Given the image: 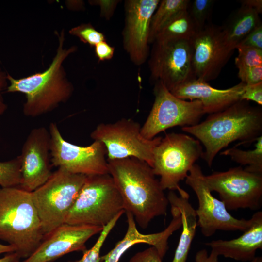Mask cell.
I'll return each instance as SVG.
<instances>
[{"label":"cell","instance_id":"cell-8","mask_svg":"<svg viewBox=\"0 0 262 262\" xmlns=\"http://www.w3.org/2000/svg\"><path fill=\"white\" fill-rule=\"evenodd\" d=\"M140 124L131 119L122 118L114 123H101L90 134L91 138L105 146L107 160L134 157L153 164V151L161 137L145 138Z\"/></svg>","mask_w":262,"mask_h":262},{"label":"cell","instance_id":"cell-40","mask_svg":"<svg viewBox=\"0 0 262 262\" xmlns=\"http://www.w3.org/2000/svg\"><path fill=\"white\" fill-rule=\"evenodd\" d=\"M21 258L16 252L7 253L0 258V262H21Z\"/></svg>","mask_w":262,"mask_h":262},{"label":"cell","instance_id":"cell-24","mask_svg":"<svg viewBox=\"0 0 262 262\" xmlns=\"http://www.w3.org/2000/svg\"><path fill=\"white\" fill-rule=\"evenodd\" d=\"M187 9L175 16L159 32L155 40L176 39L189 41L198 31Z\"/></svg>","mask_w":262,"mask_h":262},{"label":"cell","instance_id":"cell-18","mask_svg":"<svg viewBox=\"0 0 262 262\" xmlns=\"http://www.w3.org/2000/svg\"><path fill=\"white\" fill-rule=\"evenodd\" d=\"M172 219L169 225L162 231L143 234L137 229L132 214L125 212L128 224L127 230L123 238L118 242L115 246L105 255L100 257L101 262H118L122 255L134 245L144 243L154 247L162 258L165 256L168 249V240L170 236L181 227L180 213L174 206L170 205Z\"/></svg>","mask_w":262,"mask_h":262},{"label":"cell","instance_id":"cell-11","mask_svg":"<svg viewBox=\"0 0 262 262\" xmlns=\"http://www.w3.org/2000/svg\"><path fill=\"white\" fill-rule=\"evenodd\" d=\"M49 131L52 165L86 176L109 174L106 149L101 142L95 140L87 146L70 143L54 122L50 124Z\"/></svg>","mask_w":262,"mask_h":262},{"label":"cell","instance_id":"cell-31","mask_svg":"<svg viewBox=\"0 0 262 262\" xmlns=\"http://www.w3.org/2000/svg\"><path fill=\"white\" fill-rule=\"evenodd\" d=\"M238 76L246 85L262 82V66L239 68Z\"/></svg>","mask_w":262,"mask_h":262},{"label":"cell","instance_id":"cell-16","mask_svg":"<svg viewBox=\"0 0 262 262\" xmlns=\"http://www.w3.org/2000/svg\"><path fill=\"white\" fill-rule=\"evenodd\" d=\"M19 156L21 172L19 187L32 192L46 182L52 173L49 130L45 127L32 129L24 142Z\"/></svg>","mask_w":262,"mask_h":262},{"label":"cell","instance_id":"cell-26","mask_svg":"<svg viewBox=\"0 0 262 262\" xmlns=\"http://www.w3.org/2000/svg\"><path fill=\"white\" fill-rule=\"evenodd\" d=\"M214 3L213 0L190 1L187 10L198 32L211 23L210 19Z\"/></svg>","mask_w":262,"mask_h":262},{"label":"cell","instance_id":"cell-30","mask_svg":"<svg viewBox=\"0 0 262 262\" xmlns=\"http://www.w3.org/2000/svg\"><path fill=\"white\" fill-rule=\"evenodd\" d=\"M69 33L79 38L81 41L95 47L98 43L106 41L104 34L97 30L90 23L82 24L71 29Z\"/></svg>","mask_w":262,"mask_h":262},{"label":"cell","instance_id":"cell-5","mask_svg":"<svg viewBox=\"0 0 262 262\" xmlns=\"http://www.w3.org/2000/svg\"><path fill=\"white\" fill-rule=\"evenodd\" d=\"M123 211L121 196L109 174L87 176L65 223L104 227Z\"/></svg>","mask_w":262,"mask_h":262},{"label":"cell","instance_id":"cell-23","mask_svg":"<svg viewBox=\"0 0 262 262\" xmlns=\"http://www.w3.org/2000/svg\"><path fill=\"white\" fill-rule=\"evenodd\" d=\"M189 0H163L153 14L150 24L149 44L153 43L159 32L180 11L187 8Z\"/></svg>","mask_w":262,"mask_h":262},{"label":"cell","instance_id":"cell-41","mask_svg":"<svg viewBox=\"0 0 262 262\" xmlns=\"http://www.w3.org/2000/svg\"><path fill=\"white\" fill-rule=\"evenodd\" d=\"M16 252V248L10 245H3L0 243V255L4 253Z\"/></svg>","mask_w":262,"mask_h":262},{"label":"cell","instance_id":"cell-34","mask_svg":"<svg viewBox=\"0 0 262 262\" xmlns=\"http://www.w3.org/2000/svg\"><path fill=\"white\" fill-rule=\"evenodd\" d=\"M238 46L249 47L262 50V24H260L250 32Z\"/></svg>","mask_w":262,"mask_h":262},{"label":"cell","instance_id":"cell-9","mask_svg":"<svg viewBox=\"0 0 262 262\" xmlns=\"http://www.w3.org/2000/svg\"><path fill=\"white\" fill-rule=\"evenodd\" d=\"M154 101L141 127V133L147 139L176 126L187 127L199 123L205 114L198 100L186 101L174 96L161 82H155Z\"/></svg>","mask_w":262,"mask_h":262},{"label":"cell","instance_id":"cell-19","mask_svg":"<svg viewBox=\"0 0 262 262\" xmlns=\"http://www.w3.org/2000/svg\"><path fill=\"white\" fill-rule=\"evenodd\" d=\"M245 84H238L226 89H218L207 82L195 79L175 87L170 92L177 98L185 100H198L205 114L221 112L240 100Z\"/></svg>","mask_w":262,"mask_h":262},{"label":"cell","instance_id":"cell-6","mask_svg":"<svg viewBox=\"0 0 262 262\" xmlns=\"http://www.w3.org/2000/svg\"><path fill=\"white\" fill-rule=\"evenodd\" d=\"M86 177L58 168L46 182L32 192L45 236L65 223Z\"/></svg>","mask_w":262,"mask_h":262},{"label":"cell","instance_id":"cell-20","mask_svg":"<svg viewBox=\"0 0 262 262\" xmlns=\"http://www.w3.org/2000/svg\"><path fill=\"white\" fill-rule=\"evenodd\" d=\"M250 227L237 238L218 239L206 243L218 256L242 262H250L256 257L258 249H262V212L251 217Z\"/></svg>","mask_w":262,"mask_h":262},{"label":"cell","instance_id":"cell-28","mask_svg":"<svg viewBox=\"0 0 262 262\" xmlns=\"http://www.w3.org/2000/svg\"><path fill=\"white\" fill-rule=\"evenodd\" d=\"M125 212L123 211L117 214L107 225L103 227L100 235L94 246L83 252L82 257L79 260L69 262H101L100 252L101 247L108 235L115 225L116 222Z\"/></svg>","mask_w":262,"mask_h":262},{"label":"cell","instance_id":"cell-35","mask_svg":"<svg viewBox=\"0 0 262 262\" xmlns=\"http://www.w3.org/2000/svg\"><path fill=\"white\" fill-rule=\"evenodd\" d=\"M162 259L157 249L151 246L137 252L131 258L129 262H163Z\"/></svg>","mask_w":262,"mask_h":262},{"label":"cell","instance_id":"cell-12","mask_svg":"<svg viewBox=\"0 0 262 262\" xmlns=\"http://www.w3.org/2000/svg\"><path fill=\"white\" fill-rule=\"evenodd\" d=\"M204 178L211 192L219 194L227 210L259 209L262 203V174L242 167L214 172Z\"/></svg>","mask_w":262,"mask_h":262},{"label":"cell","instance_id":"cell-1","mask_svg":"<svg viewBox=\"0 0 262 262\" xmlns=\"http://www.w3.org/2000/svg\"><path fill=\"white\" fill-rule=\"evenodd\" d=\"M107 162L124 210L132 214L141 228L145 229L155 217L166 215L167 197L147 163L134 157Z\"/></svg>","mask_w":262,"mask_h":262},{"label":"cell","instance_id":"cell-39","mask_svg":"<svg viewBox=\"0 0 262 262\" xmlns=\"http://www.w3.org/2000/svg\"><path fill=\"white\" fill-rule=\"evenodd\" d=\"M241 5L249 6L257 10L259 14L262 12V0H243L240 1Z\"/></svg>","mask_w":262,"mask_h":262},{"label":"cell","instance_id":"cell-29","mask_svg":"<svg viewBox=\"0 0 262 262\" xmlns=\"http://www.w3.org/2000/svg\"><path fill=\"white\" fill-rule=\"evenodd\" d=\"M238 54L235 64L238 69L262 66V50L254 48L238 46Z\"/></svg>","mask_w":262,"mask_h":262},{"label":"cell","instance_id":"cell-37","mask_svg":"<svg viewBox=\"0 0 262 262\" xmlns=\"http://www.w3.org/2000/svg\"><path fill=\"white\" fill-rule=\"evenodd\" d=\"M0 60V123L2 115L6 112L7 105L3 97V92L6 90L8 86L7 73L3 71Z\"/></svg>","mask_w":262,"mask_h":262},{"label":"cell","instance_id":"cell-36","mask_svg":"<svg viewBox=\"0 0 262 262\" xmlns=\"http://www.w3.org/2000/svg\"><path fill=\"white\" fill-rule=\"evenodd\" d=\"M94 47L96 56L99 61L108 60L113 57L115 48L106 41L98 43Z\"/></svg>","mask_w":262,"mask_h":262},{"label":"cell","instance_id":"cell-42","mask_svg":"<svg viewBox=\"0 0 262 262\" xmlns=\"http://www.w3.org/2000/svg\"><path fill=\"white\" fill-rule=\"evenodd\" d=\"M249 262H262V256H256L252 260Z\"/></svg>","mask_w":262,"mask_h":262},{"label":"cell","instance_id":"cell-10","mask_svg":"<svg viewBox=\"0 0 262 262\" xmlns=\"http://www.w3.org/2000/svg\"><path fill=\"white\" fill-rule=\"evenodd\" d=\"M152 44L148 59L152 81L161 82L170 91L184 82L196 79L189 41L156 40Z\"/></svg>","mask_w":262,"mask_h":262},{"label":"cell","instance_id":"cell-33","mask_svg":"<svg viewBox=\"0 0 262 262\" xmlns=\"http://www.w3.org/2000/svg\"><path fill=\"white\" fill-rule=\"evenodd\" d=\"M120 1L118 0H89V2L92 5L98 6L101 17L108 20L112 17Z\"/></svg>","mask_w":262,"mask_h":262},{"label":"cell","instance_id":"cell-22","mask_svg":"<svg viewBox=\"0 0 262 262\" xmlns=\"http://www.w3.org/2000/svg\"><path fill=\"white\" fill-rule=\"evenodd\" d=\"M259 12L249 6L241 5L221 26L226 43L234 50L241 42L262 24Z\"/></svg>","mask_w":262,"mask_h":262},{"label":"cell","instance_id":"cell-4","mask_svg":"<svg viewBox=\"0 0 262 262\" xmlns=\"http://www.w3.org/2000/svg\"><path fill=\"white\" fill-rule=\"evenodd\" d=\"M45 237L32 192L19 186L0 188V239L21 259L31 256Z\"/></svg>","mask_w":262,"mask_h":262},{"label":"cell","instance_id":"cell-27","mask_svg":"<svg viewBox=\"0 0 262 262\" xmlns=\"http://www.w3.org/2000/svg\"><path fill=\"white\" fill-rule=\"evenodd\" d=\"M21 181L19 156L5 162H0V185L2 188L19 186Z\"/></svg>","mask_w":262,"mask_h":262},{"label":"cell","instance_id":"cell-7","mask_svg":"<svg viewBox=\"0 0 262 262\" xmlns=\"http://www.w3.org/2000/svg\"><path fill=\"white\" fill-rule=\"evenodd\" d=\"M203 151L200 142L189 135L170 133L162 138L154 148L151 168L160 177L163 190L180 191V182L186 178Z\"/></svg>","mask_w":262,"mask_h":262},{"label":"cell","instance_id":"cell-15","mask_svg":"<svg viewBox=\"0 0 262 262\" xmlns=\"http://www.w3.org/2000/svg\"><path fill=\"white\" fill-rule=\"evenodd\" d=\"M159 0H126L123 46L131 61L136 66L145 63L149 55L150 21Z\"/></svg>","mask_w":262,"mask_h":262},{"label":"cell","instance_id":"cell-32","mask_svg":"<svg viewBox=\"0 0 262 262\" xmlns=\"http://www.w3.org/2000/svg\"><path fill=\"white\" fill-rule=\"evenodd\" d=\"M240 100H251L259 105H262V82L251 84H245Z\"/></svg>","mask_w":262,"mask_h":262},{"label":"cell","instance_id":"cell-17","mask_svg":"<svg viewBox=\"0 0 262 262\" xmlns=\"http://www.w3.org/2000/svg\"><path fill=\"white\" fill-rule=\"evenodd\" d=\"M103 227L64 223L45 236L33 253L21 262H50L74 251L84 252L85 243Z\"/></svg>","mask_w":262,"mask_h":262},{"label":"cell","instance_id":"cell-21","mask_svg":"<svg viewBox=\"0 0 262 262\" xmlns=\"http://www.w3.org/2000/svg\"><path fill=\"white\" fill-rule=\"evenodd\" d=\"M178 196L170 191L167 196L169 204L175 206L179 211L181 219L182 229L180 238L171 262H186L192 241L197 226L196 210L189 201V195L183 189Z\"/></svg>","mask_w":262,"mask_h":262},{"label":"cell","instance_id":"cell-38","mask_svg":"<svg viewBox=\"0 0 262 262\" xmlns=\"http://www.w3.org/2000/svg\"><path fill=\"white\" fill-rule=\"evenodd\" d=\"M218 255L212 250L209 255L206 249H202L197 252L195 256L196 262H218Z\"/></svg>","mask_w":262,"mask_h":262},{"label":"cell","instance_id":"cell-25","mask_svg":"<svg viewBox=\"0 0 262 262\" xmlns=\"http://www.w3.org/2000/svg\"><path fill=\"white\" fill-rule=\"evenodd\" d=\"M221 155L229 156L232 160L242 165H246V171L262 174V135L256 140L254 148L244 150L236 146L220 152Z\"/></svg>","mask_w":262,"mask_h":262},{"label":"cell","instance_id":"cell-2","mask_svg":"<svg viewBox=\"0 0 262 262\" xmlns=\"http://www.w3.org/2000/svg\"><path fill=\"white\" fill-rule=\"evenodd\" d=\"M182 130L194 135L205 148L201 158L211 167L216 155L231 143L239 140L249 143L262 134V110L239 100L226 109L210 114L201 123L183 127Z\"/></svg>","mask_w":262,"mask_h":262},{"label":"cell","instance_id":"cell-3","mask_svg":"<svg viewBox=\"0 0 262 262\" xmlns=\"http://www.w3.org/2000/svg\"><path fill=\"white\" fill-rule=\"evenodd\" d=\"M58 38L56 54L49 67L43 72L20 79H15L7 73L9 85L6 92L24 94L26 101L23 106L25 116L36 117L52 111L61 103L71 97L74 87L66 77L63 63L77 48L72 46L64 48L65 33L62 30L56 33Z\"/></svg>","mask_w":262,"mask_h":262},{"label":"cell","instance_id":"cell-14","mask_svg":"<svg viewBox=\"0 0 262 262\" xmlns=\"http://www.w3.org/2000/svg\"><path fill=\"white\" fill-rule=\"evenodd\" d=\"M189 41L196 78L206 82L216 79L234 52L226 43L221 26L209 24Z\"/></svg>","mask_w":262,"mask_h":262},{"label":"cell","instance_id":"cell-13","mask_svg":"<svg viewBox=\"0 0 262 262\" xmlns=\"http://www.w3.org/2000/svg\"><path fill=\"white\" fill-rule=\"evenodd\" d=\"M201 167L195 164L185 178V183L195 193L198 202L196 210L197 226L205 237L217 230L244 231L252 223L251 218L239 219L228 211L224 203L215 198L208 187Z\"/></svg>","mask_w":262,"mask_h":262}]
</instances>
